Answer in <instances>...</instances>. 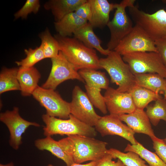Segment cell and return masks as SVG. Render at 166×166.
<instances>
[{
	"label": "cell",
	"mask_w": 166,
	"mask_h": 166,
	"mask_svg": "<svg viewBox=\"0 0 166 166\" xmlns=\"http://www.w3.org/2000/svg\"><path fill=\"white\" fill-rule=\"evenodd\" d=\"M103 96L107 110L110 114L118 116L128 114L136 109L129 93H122L109 87Z\"/></svg>",
	"instance_id": "cell-14"
},
{
	"label": "cell",
	"mask_w": 166,
	"mask_h": 166,
	"mask_svg": "<svg viewBox=\"0 0 166 166\" xmlns=\"http://www.w3.org/2000/svg\"><path fill=\"white\" fill-rule=\"evenodd\" d=\"M133 152L137 154L147 162L149 166H166V164L155 152L145 148L142 144L138 142L136 145L128 144L124 150V152Z\"/></svg>",
	"instance_id": "cell-26"
},
{
	"label": "cell",
	"mask_w": 166,
	"mask_h": 166,
	"mask_svg": "<svg viewBox=\"0 0 166 166\" xmlns=\"http://www.w3.org/2000/svg\"><path fill=\"white\" fill-rule=\"evenodd\" d=\"M73 35L87 46L95 49L102 54L107 56L111 51L102 47L101 41L94 33L93 27L88 22L76 31Z\"/></svg>",
	"instance_id": "cell-20"
},
{
	"label": "cell",
	"mask_w": 166,
	"mask_h": 166,
	"mask_svg": "<svg viewBox=\"0 0 166 166\" xmlns=\"http://www.w3.org/2000/svg\"><path fill=\"white\" fill-rule=\"evenodd\" d=\"M114 50L121 56L136 52H157L154 41L140 26L136 24Z\"/></svg>",
	"instance_id": "cell-10"
},
{
	"label": "cell",
	"mask_w": 166,
	"mask_h": 166,
	"mask_svg": "<svg viewBox=\"0 0 166 166\" xmlns=\"http://www.w3.org/2000/svg\"><path fill=\"white\" fill-rule=\"evenodd\" d=\"M94 128L102 136L117 135L128 141L132 144L136 145L138 142L134 136L135 133L123 123L117 116L109 114L101 117Z\"/></svg>",
	"instance_id": "cell-13"
},
{
	"label": "cell",
	"mask_w": 166,
	"mask_h": 166,
	"mask_svg": "<svg viewBox=\"0 0 166 166\" xmlns=\"http://www.w3.org/2000/svg\"><path fill=\"white\" fill-rule=\"evenodd\" d=\"M107 153L110 154L113 159H119L126 166H149L146 161L136 153L133 152H122L114 148L107 150Z\"/></svg>",
	"instance_id": "cell-28"
},
{
	"label": "cell",
	"mask_w": 166,
	"mask_h": 166,
	"mask_svg": "<svg viewBox=\"0 0 166 166\" xmlns=\"http://www.w3.org/2000/svg\"><path fill=\"white\" fill-rule=\"evenodd\" d=\"M70 113L76 118L92 127L95 126L101 116L95 112L86 93L76 85L72 92Z\"/></svg>",
	"instance_id": "cell-11"
},
{
	"label": "cell",
	"mask_w": 166,
	"mask_h": 166,
	"mask_svg": "<svg viewBox=\"0 0 166 166\" xmlns=\"http://www.w3.org/2000/svg\"><path fill=\"white\" fill-rule=\"evenodd\" d=\"M26 57L20 61H15L18 66L24 68L33 67L34 65L45 58L43 50L40 46L34 49H25Z\"/></svg>",
	"instance_id": "cell-29"
},
{
	"label": "cell",
	"mask_w": 166,
	"mask_h": 166,
	"mask_svg": "<svg viewBox=\"0 0 166 166\" xmlns=\"http://www.w3.org/2000/svg\"><path fill=\"white\" fill-rule=\"evenodd\" d=\"M162 1L163 3L166 4V0H163Z\"/></svg>",
	"instance_id": "cell-37"
},
{
	"label": "cell",
	"mask_w": 166,
	"mask_h": 166,
	"mask_svg": "<svg viewBox=\"0 0 166 166\" xmlns=\"http://www.w3.org/2000/svg\"><path fill=\"white\" fill-rule=\"evenodd\" d=\"M38 36L41 41L40 46L45 58L51 59L56 56L60 51L59 45L56 38L51 35L48 28H46L39 34Z\"/></svg>",
	"instance_id": "cell-25"
},
{
	"label": "cell",
	"mask_w": 166,
	"mask_h": 166,
	"mask_svg": "<svg viewBox=\"0 0 166 166\" xmlns=\"http://www.w3.org/2000/svg\"><path fill=\"white\" fill-rule=\"evenodd\" d=\"M78 73L85 82L86 93L93 106L102 113L106 114L107 107L102 89H107L109 87V81L104 72L92 69H84Z\"/></svg>",
	"instance_id": "cell-7"
},
{
	"label": "cell",
	"mask_w": 166,
	"mask_h": 166,
	"mask_svg": "<svg viewBox=\"0 0 166 166\" xmlns=\"http://www.w3.org/2000/svg\"><path fill=\"white\" fill-rule=\"evenodd\" d=\"M87 22V21L80 18L73 12L55 22L54 26L57 34L63 37H70Z\"/></svg>",
	"instance_id": "cell-21"
},
{
	"label": "cell",
	"mask_w": 166,
	"mask_h": 166,
	"mask_svg": "<svg viewBox=\"0 0 166 166\" xmlns=\"http://www.w3.org/2000/svg\"><path fill=\"white\" fill-rule=\"evenodd\" d=\"M0 166H14L13 162H10L6 164H0Z\"/></svg>",
	"instance_id": "cell-36"
},
{
	"label": "cell",
	"mask_w": 166,
	"mask_h": 166,
	"mask_svg": "<svg viewBox=\"0 0 166 166\" xmlns=\"http://www.w3.org/2000/svg\"><path fill=\"white\" fill-rule=\"evenodd\" d=\"M164 142L166 144V137L164 139H163Z\"/></svg>",
	"instance_id": "cell-38"
},
{
	"label": "cell",
	"mask_w": 166,
	"mask_h": 166,
	"mask_svg": "<svg viewBox=\"0 0 166 166\" xmlns=\"http://www.w3.org/2000/svg\"><path fill=\"white\" fill-rule=\"evenodd\" d=\"M74 12L80 18L89 22L92 17L91 5L88 0L79 6Z\"/></svg>",
	"instance_id": "cell-32"
},
{
	"label": "cell",
	"mask_w": 166,
	"mask_h": 166,
	"mask_svg": "<svg viewBox=\"0 0 166 166\" xmlns=\"http://www.w3.org/2000/svg\"><path fill=\"white\" fill-rule=\"evenodd\" d=\"M58 142L65 153L77 164L99 161L108 154V143L94 137L71 135Z\"/></svg>",
	"instance_id": "cell-1"
},
{
	"label": "cell",
	"mask_w": 166,
	"mask_h": 166,
	"mask_svg": "<svg viewBox=\"0 0 166 166\" xmlns=\"http://www.w3.org/2000/svg\"><path fill=\"white\" fill-rule=\"evenodd\" d=\"M87 0H49L44 5L45 9L51 10L55 22L58 21L66 15L74 12L81 5Z\"/></svg>",
	"instance_id": "cell-18"
},
{
	"label": "cell",
	"mask_w": 166,
	"mask_h": 166,
	"mask_svg": "<svg viewBox=\"0 0 166 166\" xmlns=\"http://www.w3.org/2000/svg\"><path fill=\"white\" fill-rule=\"evenodd\" d=\"M164 98L166 100V94L165 96L164 97Z\"/></svg>",
	"instance_id": "cell-39"
},
{
	"label": "cell",
	"mask_w": 166,
	"mask_h": 166,
	"mask_svg": "<svg viewBox=\"0 0 166 166\" xmlns=\"http://www.w3.org/2000/svg\"><path fill=\"white\" fill-rule=\"evenodd\" d=\"M151 139L153 142V148L155 153L166 164V144L163 139L156 136Z\"/></svg>",
	"instance_id": "cell-31"
},
{
	"label": "cell",
	"mask_w": 166,
	"mask_h": 166,
	"mask_svg": "<svg viewBox=\"0 0 166 166\" xmlns=\"http://www.w3.org/2000/svg\"><path fill=\"white\" fill-rule=\"evenodd\" d=\"M60 51L77 71L84 69H101L96 50L90 48L74 37H63L58 34Z\"/></svg>",
	"instance_id": "cell-2"
},
{
	"label": "cell",
	"mask_w": 166,
	"mask_h": 166,
	"mask_svg": "<svg viewBox=\"0 0 166 166\" xmlns=\"http://www.w3.org/2000/svg\"><path fill=\"white\" fill-rule=\"evenodd\" d=\"M101 69L109 74L112 83L118 85L119 92L129 93L136 85L134 74L121 55L114 50L111 51L105 58L99 59Z\"/></svg>",
	"instance_id": "cell-3"
},
{
	"label": "cell",
	"mask_w": 166,
	"mask_h": 166,
	"mask_svg": "<svg viewBox=\"0 0 166 166\" xmlns=\"http://www.w3.org/2000/svg\"><path fill=\"white\" fill-rule=\"evenodd\" d=\"M146 113L150 122L154 126L158 125L160 120L166 122V100L160 98L153 104L148 105L146 108Z\"/></svg>",
	"instance_id": "cell-27"
},
{
	"label": "cell",
	"mask_w": 166,
	"mask_h": 166,
	"mask_svg": "<svg viewBox=\"0 0 166 166\" xmlns=\"http://www.w3.org/2000/svg\"><path fill=\"white\" fill-rule=\"evenodd\" d=\"M111 155L108 153L98 163L96 166H126L120 159L113 161Z\"/></svg>",
	"instance_id": "cell-34"
},
{
	"label": "cell",
	"mask_w": 166,
	"mask_h": 166,
	"mask_svg": "<svg viewBox=\"0 0 166 166\" xmlns=\"http://www.w3.org/2000/svg\"><path fill=\"white\" fill-rule=\"evenodd\" d=\"M157 52L166 66V33L154 41Z\"/></svg>",
	"instance_id": "cell-33"
},
{
	"label": "cell",
	"mask_w": 166,
	"mask_h": 166,
	"mask_svg": "<svg viewBox=\"0 0 166 166\" xmlns=\"http://www.w3.org/2000/svg\"><path fill=\"white\" fill-rule=\"evenodd\" d=\"M40 7L39 0H27L22 7L14 14V19L21 18L26 19L30 14L37 13Z\"/></svg>",
	"instance_id": "cell-30"
},
{
	"label": "cell",
	"mask_w": 166,
	"mask_h": 166,
	"mask_svg": "<svg viewBox=\"0 0 166 166\" xmlns=\"http://www.w3.org/2000/svg\"><path fill=\"white\" fill-rule=\"evenodd\" d=\"M41 75L34 67L24 68L20 67L17 75L21 95L24 97L32 95L38 86Z\"/></svg>",
	"instance_id": "cell-17"
},
{
	"label": "cell",
	"mask_w": 166,
	"mask_h": 166,
	"mask_svg": "<svg viewBox=\"0 0 166 166\" xmlns=\"http://www.w3.org/2000/svg\"><path fill=\"white\" fill-rule=\"evenodd\" d=\"M122 57L134 74L155 73L166 78V66L157 52H134Z\"/></svg>",
	"instance_id": "cell-5"
},
{
	"label": "cell",
	"mask_w": 166,
	"mask_h": 166,
	"mask_svg": "<svg viewBox=\"0 0 166 166\" xmlns=\"http://www.w3.org/2000/svg\"><path fill=\"white\" fill-rule=\"evenodd\" d=\"M118 117L135 133L146 134L151 139L156 136L150 120L144 109L136 108L130 113L122 114Z\"/></svg>",
	"instance_id": "cell-15"
},
{
	"label": "cell",
	"mask_w": 166,
	"mask_h": 166,
	"mask_svg": "<svg viewBox=\"0 0 166 166\" xmlns=\"http://www.w3.org/2000/svg\"><path fill=\"white\" fill-rule=\"evenodd\" d=\"M136 85L156 93L166 94V78L155 73L134 74Z\"/></svg>",
	"instance_id": "cell-19"
},
{
	"label": "cell",
	"mask_w": 166,
	"mask_h": 166,
	"mask_svg": "<svg viewBox=\"0 0 166 166\" xmlns=\"http://www.w3.org/2000/svg\"><path fill=\"white\" fill-rule=\"evenodd\" d=\"M19 68H3L0 73V94L10 91L20 90L17 78Z\"/></svg>",
	"instance_id": "cell-24"
},
{
	"label": "cell",
	"mask_w": 166,
	"mask_h": 166,
	"mask_svg": "<svg viewBox=\"0 0 166 166\" xmlns=\"http://www.w3.org/2000/svg\"><path fill=\"white\" fill-rule=\"evenodd\" d=\"M129 93L136 108L140 109H144L150 102L163 98L160 94L137 85Z\"/></svg>",
	"instance_id": "cell-23"
},
{
	"label": "cell",
	"mask_w": 166,
	"mask_h": 166,
	"mask_svg": "<svg viewBox=\"0 0 166 166\" xmlns=\"http://www.w3.org/2000/svg\"><path fill=\"white\" fill-rule=\"evenodd\" d=\"M99 161H92L88 163L85 164H81L74 163L70 166H96ZM47 166H54L52 164H49Z\"/></svg>",
	"instance_id": "cell-35"
},
{
	"label": "cell",
	"mask_w": 166,
	"mask_h": 166,
	"mask_svg": "<svg viewBox=\"0 0 166 166\" xmlns=\"http://www.w3.org/2000/svg\"><path fill=\"white\" fill-rule=\"evenodd\" d=\"M42 118L45 125L43 130L46 136L76 135L94 137L97 135L94 127L81 121L71 114L67 119L51 117L46 114H43Z\"/></svg>",
	"instance_id": "cell-4"
},
{
	"label": "cell",
	"mask_w": 166,
	"mask_h": 166,
	"mask_svg": "<svg viewBox=\"0 0 166 166\" xmlns=\"http://www.w3.org/2000/svg\"><path fill=\"white\" fill-rule=\"evenodd\" d=\"M0 120L8 128L10 134V145L16 150L21 144L22 135L29 126H40L36 122L29 121L22 118L19 114L18 108L16 107H14L11 111L6 110L1 113Z\"/></svg>",
	"instance_id": "cell-12"
},
{
	"label": "cell",
	"mask_w": 166,
	"mask_h": 166,
	"mask_svg": "<svg viewBox=\"0 0 166 166\" xmlns=\"http://www.w3.org/2000/svg\"><path fill=\"white\" fill-rule=\"evenodd\" d=\"M35 145L39 150L49 151L55 156L63 160L67 166H70L75 163L73 159L65 153L58 141L55 140L51 136L36 140Z\"/></svg>",
	"instance_id": "cell-22"
},
{
	"label": "cell",
	"mask_w": 166,
	"mask_h": 166,
	"mask_svg": "<svg viewBox=\"0 0 166 166\" xmlns=\"http://www.w3.org/2000/svg\"><path fill=\"white\" fill-rule=\"evenodd\" d=\"M88 0L92 11L91 18L88 22L93 28L104 27L110 21V13L116 9V3H110L107 0Z\"/></svg>",
	"instance_id": "cell-16"
},
{
	"label": "cell",
	"mask_w": 166,
	"mask_h": 166,
	"mask_svg": "<svg viewBox=\"0 0 166 166\" xmlns=\"http://www.w3.org/2000/svg\"><path fill=\"white\" fill-rule=\"evenodd\" d=\"M52 68L49 76L42 86L43 88L55 90L63 82L69 80H84L72 65L60 51L58 55L51 59Z\"/></svg>",
	"instance_id": "cell-9"
},
{
	"label": "cell",
	"mask_w": 166,
	"mask_h": 166,
	"mask_svg": "<svg viewBox=\"0 0 166 166\" xmlns=\"http://www.w3.org/2000/svg\"><path fill=\"white\" fill-rule=\"evenodd\" d=\"M32 95L46 110L49 116L67 119L70 113V103L64 100L55 90L38 86Z\"/></svg>",
	"instance_id": "cell-8"
},
{
	"label": "cell",
	"mask_w": 166,
	"mask_h": 166,
	"mask_svg": "<svg viewBox=\"0 0 166 166\" xmlns=\"http://www.w3.org/2000/svg\"><path fill=\"white\" fill-rule=\"evenodd\" d=\"M135 0H123L116 3L113 18L107 26L110 33V37L107 46L110 51L114 50L121 41L133 28L132 22L127 14L126 9L134 5Z\"/></svg>",
	"instance_id": "cell-6"
}]
</instances>
